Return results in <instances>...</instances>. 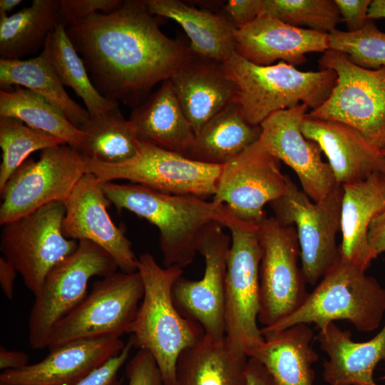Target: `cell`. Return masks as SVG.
I'll return each mask as SVG.
<instances>
[{"label":"cell","mask_w":385,"mask_h":385,"mask_svg":"<svg viewBox=\"0 0 385 385\" xmlns=\"http://www.w3.org/2000/svg\"><path fill=\"white\" fill-rule=\"evenodd\" d=\"M385 18V0H373L368 10V19L371 20Z\"/></svg>","instance_id":"7dc6e473"},{"label":"cell","mask_w":385,"mask_h":385,"mask_svg":"<svg viewBox=\"0 0 385 385\" xmlns=\"http://www.w3.org/2000/svg\"><path fill=\"white\" fill-rule=\"evenodd\" d=\"M122 0H60L61 22L66 27L78 24L99 13H111L118 9Z\"/></svg>","instance_id":"74e56055"},{"label":"cell","mask_w":385,"mask_h":385,"mask_svg":"<svg viewBox=\"0 0 385 385\" xmlns=\"http://www.w3.org/2000/svg\"><path fill=\"white\" fill-rule=\"evenodd\" d=\"M110 203L101 181L86 173L64 202L63 234L68 239L98 245L113 257L120 271L137 272L138 257L124 231L111 218L107 210Z\"/></svg>","instance_id":"ac0fdd59"},{"label":"cell","mask_w":385,"mask_h":385,"mask_svg":"<svg viewBox=\"0 0 385 385\" xmlns=\"http://www.w3.org/2000/svg\"><path fill=\"white\" fill-rule=\"evenodd\" d=\"M365 272L339 258L297 310L271 327H262L261 334L297 324H314L319 331L337 320L348 321L360 332L378 329L385 314V288Z\"/></svg>","instance_id":"8992f818"},{"label":"cell","mask_w":385,"mask_h":385,"mask_svg":"<svg viewBox=\"0 0 385 385\" xmlns=\"http://www.w3.org/2000/svg\"><path fill=\"white\" fill-rule=\"evenodd\" d=\"M262 250L260 266L258 322L271 327L297 310L309 292L298 261L300 250L293 225H284L272 216L260 224Z\"/></svg>","instance_id":"5bb4252c"},{"label":"cell","mask_w":385,"mask_h":385,"mask_svg":"<svg viewBox=\"0 0 385 385\" xmlns=\"http://www.w3.org/2000/svg\"><path fill=\"white\" fill-rule=\"evenodd\" d=\"M60 22L58 0H33L12 15H0V59L24 60L34 54Z\"/></svg>","instance_id":"4dcf8cb0"},{"label":"cell","mask_w":385,"mask_h":385,"mask_svg":"<svg viewBox=\"0 0 385 385\" xmlns=\"http://www.w3.org/2000/svg\"><path fill=\"white\" fill-rule=\"evenodd\" d=\"M86 173L82 154L66 143L42 150L37 161L28 158L0 190V225L65 202Z\"/></svg>","instance_id":"4fadbf2b"},{"label":"cell","mask_w":385,"mask_h":385,"mask_svg":"<svg viewBox=\"0 0 385 385\" xmlns=\"http://www.w3.org/2000/svg\"><path fill=\"white\" fill-rule=\"evenodd\" d=\"M381 152L383 154V155L385 157V150H381Z\"/></svg>","instance_id":"681fc988"},{"label":"cell","mask_w":385,"mask_h":385,"mask_svg":"<svg viewBox=\"0 0 385 385\" xmlns=\"http://www.w3.org/2000/svg\"><path fill=\"white\" fill-rule=\"evenodd\" d=\"M327 50L329 34L294 27L265 14L235 34V52L259 66L272 65L277 60L302 65L307 53Z\"/></svg>","instance_id":"ffe728a7"},{"label":"cell","mask_w":385,"mask_h":385,"mask_svg":"<svg viewBox=\"0 0 385 385\" xmlns=\"http://www.w3.org/2000/svg\"><path fill=\"white\" fill-rule=\"evenodd\" d=\"M262 14L294 27L330 34L340 22L334 0H263Z\"/></svg>","instance_id":"d590c367"},{"label":"cell","mask_w":385,"mask_h":385,"mask_svg":"<svg viewBox=\"0 0 385 385\" xmlns=\"http://www.w3.org/2000/svg\"><path fill=\"white\" fill-rule=\"evenodd\" d=\"M83 158L86 173L93 174L101 182L128 180L160 192L202 199L215 194L222 168L140 141L136 155L121 163Z\"/></svg>","instance_id":"9c48e42d"},{"label":"cell","mask_w":385,"mask_h":385,"mask_svg":"<svg viewBox=\"0 0 385 385\" xmlns=\"http://www.w3.org/2000/svg\"><path fill=\"white\" fill-rule=\"evenodd\" d=\"M133 346L129 340L118 355L92 371L76 385H120L121 380L118 379V374L128 359Z\"/></svg>","instance_id":"ab89813d"},{"label":"cell","mask_w":385,"mask_h":385,"mask_svg":"<svg viewBox=\"0 0 385 385\" xmlns=\"http://www.w3.org/2000/svg\"><path fill=\"white\" fill-rule=\"evenodd\" d=\"M223 227L212 222L200 235L197 252L205 260L202 277L194 281L180 276L172 289L179 312L200 324L205 334L214 339L225 337V280L231 237Z\"/></svg>","instance_id":"2e32d148"},{"label":"cell","mask_w":385,"mask_h":385,"mask_svg":"<svg viewBox=\"0 0 385 385\" xmlns=\"http://www.w3.org/2000/svg\"><path fill=\"white\" fill-rule=\"evenodd\" d=\"M22 2L21 0H1L0 15H9L8 13Z\"/></svg>","instance_id":"c3c4849f"},{"label":"cell","mask_w":385,"mask_h":385,"mask_svg":"<svg viewBox=\"0 0 385 385\" xmlns=\"http://www.w3.org/2000/svg\"><path fill=\"white\" fill-rule=\"evenodd\" d=\"M0 116L17 118L32 128L60 138L79 152L83 146V131L49 101L21 86L0 89Z\"/></svg>","instance_id":"1f68e13d"},{"label":"cell","mask_w":385,"mask_h":385,"mask_svg":"<svg viewBox=\"0 0 385 385\" xmlns=\"http://www.w3.org/2000/svg\"><path fill=\"white\" fill-rule=\"evenodd\" d=\"M218 222L231 234L225 294V339L236 352L248 358L264 342L258 327L260 266L262 250L260 225L235 217L225 205Z\"/></svg>","instance_id":"5b68a950"},{"label":"cell","mask_w":385,"mask_h":385,"mask_svg":"<svg viewBox=\"0 0 385 385\" xmlns=\"http://www.w3.org/2000/svg\"><path fill=\"white\" fill-rule=\"evenodd\" d=\"M222 65L237 87V103L253 125L300 104L312 111L319 108L331 95L337 78L331 69L302 71L284 61L256 65L236 52Z\"/></svg>","instance_id":"277c9868"},{"label":"cell","mask_w":385,"mask_h":385,"mask_svg":"<svg viewBox=\"0 0 385 385\" xmlns=\"http://www.w3.org/2000/svg\"><path fill=\"white\" fill-rule=\"evenodd\" d=\"M169 79L195 134L237 98V87L222 63L194 53Z\"/></svg>","instance_id":"7402d4cb"},{"label":"cell","mask_w":385,"mask_h":385,"mask_svg":"<svg viewBox=\"0 0 385 385\" xmlns=\"http://www.w3.org/2000/svg\"><path fill=\"white\" fill-rule=\"evenodd\" d=\"M143 294L138 271H116L96 280L81 302L56 324L47 348L76 339L128 334Z\"/></svg>","instance_id":"30bf717a"},{"label":"cell","mask_w":385,"mask_h":385,"mask_svg":"<svg viewBox=\"0 0 385 385\" xmlns=\"http://www.w3.org/2000/svg\"><path fill=\"white\" fill-rule=\"evenodd\" d=\"M15 267L3 256L0 257V285L5 297L12 299L16 273Z\"/></svg>","instance_id":"f6af8a7d"},{"label":"cell","mask_w":385,"mask_h":385,"mask_svg":"<svg viewBox=\"0 0 385 385\" xmlns=\"http://www.w3.org/2000/svg\"><path fill=\"white\" fill-rule=\"evenodd\" d=\"M260 134V125L250 124L235 101L195 134L182 155L202 163L223 165L258 141Z\"/></svg>","instance_id":"83f0119b"},{"label":"cell","mask_w":385,"mask_h":385,"mask_svg":"<svg viewBox=\"0 0 385 385\" xmlns=\"http://www.w3.org/2000/svg\"><path fill=\"white\" fill-rule=\"evenodd\" d=\"M342 195V186L339 185L324 199L312 202L287 176V192L270 203L279 222L295 226L301 269L310 285H314L339 259L336 235L340 228Z\"/></svg>","instance_id":"8fae6325"},{"label":"cell","mask_w":385,"mask_h":385,"mask_svg":"<svg viewBox=\"0 0 385 385\" xmlns=\"http://www.w3.org/2000/svg\"><path fill=\"white\" fill-rule=\"evenodd\" d=\"M43 49L63 85L71 88L83 100L89 116L118 105L117 101L105 98L96 90L63 24L58 23L50 33Z\"/></svg>","instance_id":"836d02e7"},{"label":"cell","mask_w":385,"mask_h":385,"mask_svg":"<svg viewBox=\"0 0 385 385\" xmlns=\"http://www.w3.org/2000/svg\"><path fill=\"white\" fill-rule=\"evenodd\" d=\"M0 385H5V384H0Z\"/></svg>","instance_id":"f907efd6"},{"label":"cell","mask_w":385,"mask_h":385,"mask_svg":"<svg viewBox=\"0 0 385 385\" xmlns=\"http://www.w3.org/2000/svg\"><path fill=\"white\" fill-rule=\"evenodd\" d=\"M248 357L235 351L225 337L205 336L183 351L177 361L175 385H246Z\"/></svg>","instance_id":"f1b7e54d"},{"label":"cell","mask_w":385,"mask_h":385,"mask_svg":"<svg viewBox=\"0 0 385 385\" xmlns=\"http://www.w3.org/2000/svg\"><path fill=\"white\" fill-rule=\"evenodd\" d=\"M128 120L139 141L180 155L195 138L170 79L133 108Z\"/></svg>","instance_id":"d4e9b609"},{"label":"cell","mask_w":385,"mask_h":385,"mask_svg":"<svg viewBox=\"0 0 385 385\" xmlns=\"http://www.w3.org/2000/svg\"><path fill=\"white\" fill-rule=\"evenodd\" d=\"M138 272L144 294L128 334L133 346L153 355L163 385H175L180 353L199 342L205 332L197 322L184 317L174 304L172 289L183 268L161 267L151 254L144 252L138 257Z\"/></svg>","instance_id":"7a4b0ae2"},{"label":"cell","mask_w":385,"mask_h":385,"mask_svg":"<svg viewBox=\"0 0 385 385\" xmlns=\"http://www.w3.org/2000/svg\"><path fill=\"white\" fill-rule=\"evenodd\" d=\"M301 131L319 145L338 185L354 183L385 171V157L381 150L347 124L306 115Z\"/></svg>","instance_id":"44dd1931"},{"label":"cell","mask_w":385,"mask_h":385,"mask_svg":"<svg viewBox=\"0 0 385 385\" xmlns=\"http://www.w3.org/2000/svg\"><path fill=\"white\" fill-rule=\"evenodd\" d=\"M125 344L107 336L76 339L49 349L41 361L0 374L5 385H76L92 371L118 355Z\"/></svg>","instance_id":"d6986e66"},{"label":"cell","mask_w":385,"mask_h":385,"mask_svg":"<svg viewBox=\"0 0 385 385\" xmlns=\"http://www.w3.org/2000/svg\"><path fill=\"white\" fill-rule=\"evenodd\" d=\"M118 269L101 247L88 240L78 241L76 250L50 270L34 294L29 317L31 348H47L54 327L86 297L92 277H103Z\"/></svg>","instance_id":"ba28073f"},{"label":"cell","mask_w":385,"mask_h":385,"mask_svg":"<svg viewBox=\"0 0 385 385\" xmlns=\"http://www.w3.org/2000/svg\"><path fill=\"white\" fill-rule=\"evenodd\" d=\"M342 186L339 258L366 270L378 256L369 244L368 232L372 220L385 211V171Z\"/></svg>","instance_id":"603a6c76"},{"label":"cell","mask_w":385,"mask_h":385,"mask_svg":"<svg viewBox=\"0 0 385 385\" xmlns=\"http://www.w3.org/2000/svg\"><path fill=\"white\" fill-rule=\"evenodd\" d=\"M12 86L27 88L60 109L78 128L89 118L88 111L73 101L56 73L47 52L26 60L0 59L1 89Z\"/></svg>","instance_id":"f546056e"},{"label":"cell","mask_w":385,"mask_h":385,"mask_svg":"<svg viewBox=\"0 0 385 385\" xmlns=\"http://www.w3.org/2000/svg\"><path fill=\"white\" fill-rule=\"evenodd\" d=\"M63 202H53L2 225L0 250L35 294L46 275L73 252L78 241L62 232Z\"/></svg>","instance_id":"7c38bea8"},{"label":"cell","mask_w":385,"mask_h":385,"mask_svg":"<svg viewBox=\"0 0 385 385\" xmlns=\"http://www.w3.org/2000/svg\"><path fill=\"white\" fill-rule=\"evenodd\" d=\"M371 0H334L346 22L348 31H356L362 29L368 19V10Z\"/></svg>","instance_id":"b9f144b4"},{"label":"cell","mask_w":385,"mask_h":385,"mask_svg":"<svg viewBox=\"0 0 385 385\" xmlns=\"http://www.w3.org/2000/svg\"><path fill=\"white\" fill-rule=\"evenodd\" d=\"M265 342L249 358L259 361L276 385H314L312 365L318 359L312 348L314 332L305 324L263 335Z\"/></svg>","instance_id":"4316f807"},{"label":"cell","mask_w":385,"mask_h":385,"mask_svg":"<svg viewBox=\"0 0 385 385\" xmlns=\"http://www.w3.org/2000/svg\"><path fill=\"white\" fill-rule=\"evenodd\" d=\"M329 49L344 53L353 63L363 68L385 67V33L371 19L359 31L336 29L329 34Z\"/></svg>","instance_id":"8d00e7d4"},{"label":"cell","mask_w":385,"mask_h":385,"mask_svg":"<svg viewBox=\"0 0 385 385\" xmlns=\"http://www.w3.org/2000/svg\"><path fill=\"white\" fill-rule=\"evenodd\" d=\"M128 385H163L160 369L153 355L139 349L125 368Z\"/></svg>","instance_id":"f35d334b"},{"label":"cell","mask_w":385,"mask_h":385,"mask_svg":"<svg viewBox=\"0 0 385 385\" xmlns=\"http://www.w3.org/2000/svg\"><path fill=\"white\" fill-rule=\"evenodd\" d=\"M101 188L117 210H127L159 230V245L165 267L190 265L202 232L217 222L220 205L192 195H170L130 183L101 182Z\"/></svg>","instance_id":"3957f363"},{"label":"cell","mask_w":385,"mask_h":385,"mask_svg":"<svg viewBox=\"0 0 385 385\" xmlns=\"http://www.w3.org/2000/svg\"><path fill=\"white\" fill-rule=\"evenodd\" d=\"M246 385H276L265 367L257 359L248 358Z\"/></svg>","instance_id":"ee69618b"},{"label":"cell","mask_w":385,"mask_h":385,"mask_svg":"<svg viewBox=\"0 0 385 385\" xmlns=\"http://www.w3.org/2000/svg\"><path fill=\"white\" fill-rule=\"evenodd\" d=\"M144 1L151 14L170 19L183 27L195 56L222 63L235 52L237 29L225 15L195 9L178 0Z\"/></svg>","instance_id":"484cf974"},{"label":"cell","mask_w":385,"mask_h":385,"mask_svg":"<svg viewBox=\"0 0 385 385\" xmlns=\"http://www.w3.org/2000/svg\"><path fill=\"white\" fill-rule=\"evenodd\" d=\"M262 6L263 0H229L223 9L226 17L238 29L262 14Z\"/></svg>","instance_id":"60d3db41"},{"label":"cell","mask_w":385,"mask_h":385,"mask_svg":"<svg viewBox=\"0 0 385 385\" xmlns=\"http://www.w3.org/2000/svg\"><path fill=\"white\" fill-rule=\"evenodd\" d=\"M368 239L371 247L377 255L385 252V211L371 222Z\"/></svg>","instance_id":"7bdbcfd3"},{"label":"cell","mask_w":385,"mask_h":385,"mask_svg":"<svg viewBox=\"0 0 385 385\" xmlns=\"http://www.w3.org/2000/svg\"><path fill=\"white\" fill-rule=\"evenodd\" d=\"M319 66L320 70L335 71L337 82L328 99L307 115L347 124L385 150V67L363 68L331 49L322 56Z\"/></svg>","instance_id":"52a82bcc"},{"label":"cell","mask_w":385,"mask_h":385,"mask_svg":"<svg viewBox=\"0 0 385 385\" xmlns=\"http://www.w3.org/2000/svg\"><path fill=\"white\" fill-rule=\"evenodd\" d=\"M28 355L21 351L9 350L4 346L0 347V369L3 371L21 368L27 364Z\"/></svg>","instance_id":"bcb514c9"},{"label":"cell","mask_w":385,"mask_h":385,"mask_svg":"<svg viewBox=\"0 0 385 385\" xmlns=\"http://www.w3.org/2000/svg\"><path fill=\"white\" fill-rule=\"evenodd\" d=\"M64 143L60 138L32 128L17 118L0 116V190L31 153Z\"/></svg>","instance_id":"e575fe53"},{"label":"cell","mask_w":385,"mask_h":385,"mask_svg":"<svg viewBox=\"0 0 385 385\" xmlns=\"http://www.w3.org/2000/svg\"><path fill=\"white\" fill-rule=\"evenodd\" d=\"M287 189L280 160L257 141L222 165L212 201L225 205L240 220L260 225L267 217L265 205Z\"/></svg>","instance_id":"9a60e30c"},{"label":"cell","mask_w":385,"mask_h":385,"mask_svg":"<svg viewBox=\"0 0 385 385\" xmlns=\"http://www.w3.org/2000/svg\"><path fill=\"white\" fill-rule=\"evenodd\" d=\"M66 33L96 90L133 108L193 54L160 30L144 1H123L113 12L66 27Z\"/></svg>","instance_id":"6da1fadb"},{"label":"cell","mask_w":385,"mask_h":385,"mask_svg":"<svg viewBox=\"0 0 385 385\" xmlns=\"http://www.w3.org/2000/svg\"><path fill=\"white\" fill-rule=\"evenodd\" d=\"M307 109L300 104L272 113L260 124L258 142L290 167L298 176L303 191L314 202H319L339 185L330 165L322 158L319 145L306 138L301 131Z\"/></svg>","instance_id":"e0dca14e"},{"label":"cell","mask_w":385,"mask_h":385,"mask_svg":"<svg viewBox=\"0 0 385 385\" xmlns=\"http://www.w3.org/2000/svg\"><path fill=\"white\" fill-rule=\"evenodd\" d=\"M328 359L323 362L322 377L328 385H377L374 371L385 363V324L371 340L356 342L351 333L330 322L317 336Z\"/></svg>","instance_id":"cb8c5ba5"},{"label":"cell","mask_w":385,"mask_h":385,"mask_svg":"<svg viewBox=\"0 0 385 385\" xmlns=\"http://www.w3.org/2000/svg\"><path fill=\"white\" fill-rule=\"evenodd\" d=\"M80 129L85 138L80 153L101 163L118 164L133 158L139 140L118 105L101 113L89 116Z\"/></svg>","instance_id":"d6a6232c"}]
</instances>
